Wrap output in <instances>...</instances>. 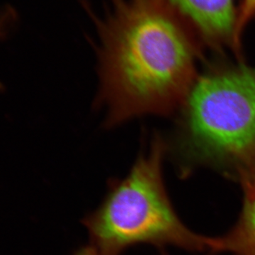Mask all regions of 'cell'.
I'll return each mask as SVG.
<instances>
[{
  "label": "cell",
  "mask_w": 255,
  "mask_h": 255,
  "mask_svg": "<svg viewBox=\"0 0 255 255\" xmlns=\"http://www.w3.org/2000/svg\"><path fill=\"white\" fill-rule=\"evenodd\" d=\"M244 180H253L255 181V160L254 163L252 165L251 169L248 172V174L246 175V177L244 178L242 181ZM241 181V182H242Z\"/></svg>",
  "instance_id": "cell-9"
},
{
  "label": "cell",
  "mask_w": 255,
  "mask_h": 255,
  "mask_svg": "<svg viewBox=\"0 0 255 255\" xmlns=\"http://www.w3.org/2000/svg\"><path fill=\"white\" fill-rule=\"evenodd\" d=\"M255 18V0H241L237 9V18L233 47V51L238 57L241 53L242 36L247 26Z\"/></svg>",
  "instance_id": "cell-6"
},
{
  "label": "cell",
  "mask_w": 255,
  "mask_h": 255,
  "mask_svg": "<svg viewBox=\"0 0 255 255\" xmlns=\"http://www.w3.org/2000/svg\"><path fill=\"white\" fill-rule=\"evenodd\" d=\"M243 203L237 223L221 237L211 238L210 253L255 255V181H242Z\"/></svg>",
  "instance_id": "cell-5"
},
{
  "label": "cell",
  "mask_w": 255,
  "mask_h": 255,
  "mask_svg": "<svg viewBox=\"0 0 255 255\" xmlns=\"http://www.w3.org/2000/svg\"><path fill=\"white\" fill-rule=\"evenodd\" d=\"M177 160L241 181L255 160V67L239 63L198 76L181 106Z\"/></svg>",
  "instance_id": "cell-2"
},
{
  "label": "cell",
  "mask_w": 255,
  "mask_h": 255,
  "mask_svg": "<svg viewBox=\"0 0 255 255\" xmlns=\"http://www.w3.org/2000/svg\"><path fill=\"white\" fill-rule=\"evenodd\" d=\"M165 151L162 138L154 137L128 174L110 181L100 205L82 220L101 255H120L139 244L210 253L211 238L188 228L171 203L162 177Z\"/></svg>",
  "instance_id": "cell-3"
},
{
  "label": "cell",
  "mask_w": 255,
  "mask_h": 255,
  "mask_svg": "<svg viewBox=\"0 0 255 255\" xmlns=\"http://www.w3.org/2000/svg\"><path fill=\"white\" fill-rule=\"evenodd\" d=\"M17 13L11 6L0 9V41L5 40L11 34L17 23ZM2 85L0 83V90Z\"/></svg>",
  "instance_id": "cell-7"
},
{
  "label": "cell",
  "mask_w": 255,
  "mask_h": 255,
  "mask_svg": "<svg viewBox=\"0 0 255 255\" xmlns=\"http://www.w3.org/2000/svg\"><path fill=\"white\" fill-rule=\"evenodd\" d=\"M185 20L204 46L233 48L237 9L235 0H165Z\"/></svg>",
  "instance_id": "cell-4"
},
{
  "label": "cell",
  "mask_w": 255,
  "mask_h": 255,
  "mask_svg": "<svg viewBox=\"0 0 255 255\" xmlns=\"http://www.w3.org/2000/svg\"><path fill=\"white\" fill-rule=\"evenodd\" d=\"M95 19L107 125L180 108L203 50L182 16L165 0H111L105 16Z\"/></svg>",
  "instance_id": "cell-1"
},
{
  "label": "cell",
  "mask_w": 255,
  "mask_h": 255,
  "mask_svg": "<svg viewBox=\"0 0 255 255\" xmlns=\"http://www.w3.org/2000/svg\"><path fill=\"white\" fill-rule=\"evenodd\" d=\"M73 255H102L94 247L89 246L83 247L75 251Z\"/></svg>",
  "instance_id": "cell-8"
}]
</instances>
